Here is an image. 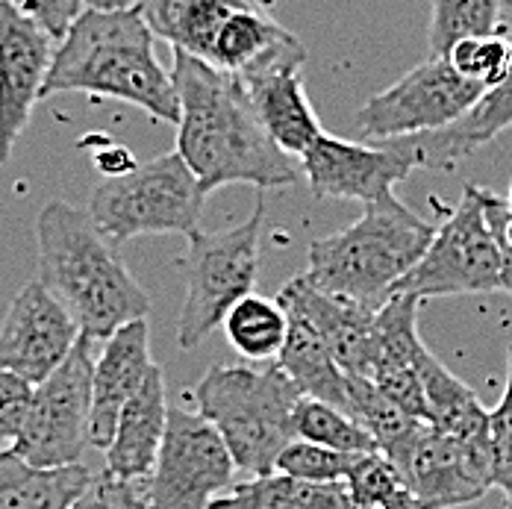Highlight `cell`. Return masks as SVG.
I'll use <instances>...</instances> for the list:
<instances>
[{
  "instance_id": "obj_1",
  "label": "cell",
  "mask_w": 512,
  "mask_h": 509,
  "mask_svg": "<svg viewBox=\"0 0 512 509\" xmlns=\"http://www.w3.org/2000/svg\"><path fill=\"white\" fill-rule=\"evenodd\" d=\"M171 77L180 98L177 153L206 195L233 183L254 189L295 186L301 171L256 121L236 77L183 51H171Z\"/></svg>"
},
{
  "instance_id": "obj_2",
  "label": "cell",
  "mask_w": 512,
  "mask_h": 509,
  "mask_svg": "<svg viewBox=\"0 0 512 509\" xmlns=\"http://www.w3.org/2000/svg\"><path fill=\"white\" fill-rule=\"evenodd\" d=\"M62 92L98 95L177 124L180 98L171 71L156 56V36L139 6H92L56 42L45 98Z\"/></svg>"
},
{
  "instance_id": "obj_3",
  "label": "cell",
  "mask_w": 512,
  "mask_h": 509,
  "mask_svg": "<svg viewBox=\"0 0 512 509\" xmlns=\"http://www.w3.org/2000/svg\"><path fill=\"white\" fill-rule=\"evenodd\" d=\"M36 242L39 280L71 312L80 333L103 342L118 327L148 318L151 295L86 209L65 201L45 204L36 218Z\"/></svg>"
},
{
  "instance_id": "obj_4",
  "label": "cell",
  "mask_w": 512,
  "mask_h": 509,
  "mask_svg": "<svg viewBox=\"0 0 512 509\" xmlns=\"http://www.w3.org/2000/svg\"><path fill=\"white\" fill-rule=\"evenodd\" d=\"M436 224L418 218L395 195L362 204L351 227L309 245L307 277L321 292L380 309L398 280L424 256Z\"/></svg>"
},
{
  "instance_id": "obj_5",
  "label": "cell",
  "mask_w": 512,
  "mask_h": 509,
  "mask_svg": "<svg viewBox=\"0 0 512 509\" xmlns=\"http://www.w3.org/2000/svg\"><path fill=\"white\" fill-rule=\"evenodd\" d=\"M301 398L277 362L262 368L212 365L192 389L195 409L224 439L236 471L248 477L271 474L280 451L298 439L295 407Z\"/></svg>"
},
{
  "instance_id": "obj_6",
  "label": "cell",
  "mask_w": 512,
  "mask_h": 509,
  "mask_svg": "<svg viewBox=\"0 0 512 509\" xmlns=\"http://www.w3.org/2000/svg\"><path fill=\"white\" fill-rule=\"evenodd\" d=\"M265 204L256 198L254 212L227 230H195L177 259L186 298L177 321V348L195 351L221 327L230 306L254 295L259 277V236Z\"/></svg>"
},
{
  "instance_id": "obj_7",
  "label": "cell",
  "mask_w": 512,
  "mask_h": 509,
  "mask_svg": "<svg viewBox=\"0 0 512 509\" xmlns=\"http://www.w3.org/2000/svg\"><path fill=\"white\" fill-rule=\"evenodd\" d=\"M204 201L198 177L174 151L136 162L118 177H103L92 192L89 215L112 245H124L156 233L192 236L201 230Z\"/></svg>"
},
{
  "instance_id": "obj_8",
  "label": "cell",
  "mask_w": 512,
  "mask_h": 509,
  "mask_svg": "<svg viewBox=\"0 0 512 509\" xmlns=\"http://www.w3.org/2000/svg\"><path fill=\"white\" fill-rule=\"evenodd\" d=\"M439 206V204H436ZM424 256L398 280L392 295L448 298V295H486L504 283V254L486 224L477 186H465L460 204L442 209Z\"/></svg>"
},
{
  "instance_id": "obj_9",
  "label": "cell",
  "mask_w": 512,
  "mask_h": 509,
  "mask_svg": "<svg viewBox=\"0 0 512 509\" xmlns=\"http://www.w3.org/2000/svg\"><path fill=\"white\" fill-rule=\"evenodd\" d=\"M95 339L80 333L62 365L33 386L15 454L33 468L77 465L89 448Z\"/></svg>"
},
{
  "instance_id": "obj_10",
  "label": "cell",
  "mask_w": 512,
  "mask_h": 509,
  "mask_svg": "<svg viewBox=\"0 0 512 509\" xmlns=\"http://www.w3.org/2000/svg\"><path fill=\"white\" fill-rule=\"evenodd\" d=\"M233 477L236 462L218 430L198 409L168 407L159 457L142 483L148 509H209Z\"/></svg>"
},
{
  "instance_id": "obj_11",
  "label": "cell",
  "mask_w": 512,
  "mask_h": 509,
  "mask_svg": "<svg viewBox=\"0 0 512 509\" xmlns=\"http://www.w3.org/2000/svg\"><path fill=\"white\" fill-rule=\"evenodd\" d=\"M483 92V86L454 71L445 56H427L395 86L374 95L359 109L357 130L377 142L436 133L460 121L483 98Z\"/></svg>"
},
{
  "instance_id": "obj_12",
  "label": "cell",
  "mask_w": 512,
  "mask_h": 509,
  "mask_svg": "<svg viewBox=\"0 0 512 509\" xmlns=\"http://www.w3.org/2000/svg\"><path fill=\"white\" fill-rule=\"evenodd\" d=\"M415 168L418 153L407 139H389L371 148L321 133L301 156V174L321 201H380Z\"/></svg>"
},
{
  "instance_id": "obj_13",
  "label": "cell",
  "mask_w": 512,
  "mask_h": 509,
  "mask_svg": "<svg viewBox=\"0 0 512 509\" xmlns=\"http://www.w3.org/2000/svg\"><path fill=\"white\" fill-rule=\"evenodd\" d=\"M386 459L398 468L401 483L433 509L465 507L492 492L495 454L462 445L427 421Z\"/></svg>"
},
{
  "instance_id": "obj_14",
  "label": "cell",
  "mask_w": 512,
  "mask_h": 509,
  "mask_svg": "<svg viewBox=\"0 0 512 509\" xmlns=\"http://www.w3.org/2000/svg\"><path fill=\"white\" fill-rule=\"evenodd\" d=\"M80 327L42 280L18 289L0 321V368L39 386L71 354Z\"/></svg>"
},
{
  "instance_id": "obj_15",
  "label": "cell",
  "mask_w": 512,
  "mask_h": 509,
  "mask_svg": "<svg viewBox=\"0 0 512 509\" xmlns=\"http://www.w3.org/2000/svg\"><path fill=\"white\" fill-rule=\"evenodd\" d=\"M53 53V36L0 3V168L12 159L36 103L45 98Z\"/></svg>"
},
{
  "instance_id": "obj_16",
  "label": "cell",
  "mask_w": 512,
  "mask_h": 509,
  "mask_svg": "<svg viewBox=\"0 0 512 509\" xmlns=\"http://www.w3.org/2000/svg\"><path fill=\"white\" fill-rule=\"evenodd\" d=\"M304 62L307 48L301 45V39L280 21H274L259 6V0H248L224 21L206 56V65L236 77L239 83L271 71L304 68Z\"/></svg>"
},
{
  "instance_id": "obj_17",
  "label": "cell",
  "mask_w": 512,
  "mask_h": 509,
  "mask_svg": "<svg viewBox=\"0 0 512 509\" xmlns=\"http://www.w3.org/2000/svg\"><path fill=\"white\" fill-rule=\"evenodd\" d=\"M156 362L151 359V327L148 318L118 327L103 339L101 354H95L92 371V418L89 445L106 451L124 404L142 389Z\"/></svg>"
},
{
  "instance_id": "obj_18",
  "label": "cell",
  "mask_w": 512,
  "mask_h": 509,
  "mask_svg": "<svg viewBox=\"0 0 512 509\" xmlns=\"http://www.w3.org/2000/svg\"><path fill=\"white\" fill-rule=\"evenodd\" d=\"M280 306L301 315L309 327L324 339L333 359L348 377H368L374 359V312L368 306L321 292L307 277L289 280L280 295Z\"/></svg>"
},
{
  "instance_id": "obj_19",
  "label": "cell",
  "mask_w": 512,
  "mask_h": 509,
  "mask_svg": "<svg viewBox=\"0 0 512 509\" xmlns=\"http://www.w3.org/2000/svg\"><path fill=\"white\" fill-rule=\"evenodd\" d=\"M168 421L165 374L154 365L142 389L124 404L106 454V474L124 483H145L154 471Z\"/></svg>"
},
{
  "instance_id": "obj_20",
  "label": "cell",
  "mask_w": 512,
  "mask_h": 509,
  "mask_svg": "<svg viewBox=\"0 0 512 509\" xmlns=\"http://www.w3.org/2000/svg\"><path fill=\"white\" fill-rule=\"evenodd\" d=\"M504 33L512 36V15L501 18ZM512 127V65L504 74L501 83H495L492 89L483 92V98L474 103L460 121H454L445 130L436 133H421V136H410L415 153H418V168H436V171H451L457 168L465 156L489 145L492 139H498L504 130Z\"/></svg>"
},
{
  "instance_id": "obj_21",
  "label": "cell",
  "mask_w": 512,
  "mask_h": 509,
  "mask_svg": "<svg viewBox=\"0 0 512 509\" xmlns=\"http://www.w3.org/2000/svg\"><path fill=\"white\" fill-rule=\"evenodd\" d=\"M254 109L256 121L271 136V142L289 156H304L307 148L324 133L304 89V71L286 68L239 83Z\"/></svg>"
},
{
  "instance_id": "obj_22",
  "label": "cell",
  "mask_w": 512,
  "mask_h": 509,
  "mask_svg": "<svg viewBox=\"0 0 512 509\" xmlns=\"http://www.w3.org/2000/svg\"><path fill=\"white\" fill-rule=\"evenodd\" d=\"M418 377L424 389V421L454 436L462 445L492 451L489 409L480 404L471 386L454 377L427 348L418 357Z\"/></svg>"
},
{
  "instance_id": "obj_23",
  "label": "cell",
  "mask_w": 512,
  "mask_h": 509,
  "mask_svg": "<svg viewBox=\"0 0 512 509\" xmlns=\"http://www.w3.org/2000/svg\"><path fill=\"white\" fill-rule=\"evenodd\" d=\"M286 309V306H283ZM286 342L277 354V365L289 374V380L301 389L304 398H315L321 404L345 409L351 415V395H348V374L339 368L324 339L295 312H289Z\"/></svg>"
},
{
  "instance_id": "obj_24",
  "label": "cell",
  "mask_w": 512,
  "mask_h": 509,
  "mask_svg": "<svg viewBox=\"0 0 512 509\" xmlns=\"http://www.w3.org/2000/svg\"><path fill=\"white\" fill-rule=\"evenodd\" d=\"M245 3L248 0H136L156 39L168 42L171 51L204 62L224 21Z\"/></svg>"
},
{
  "instance_id": "obj_25",
  "label": "cell",
  "mask_w": 512,
  "mask_h": 509,
  "mask_svg": "<svg viewBox=\"0 0 512 509\" xmlns=\"http://www.w3.org/2000/svg\"><path fill=\"white\" fill-rule=\"evenodd\" d=\"M92 471L77 465L33 468L15 451L0 454V509H68L92 483Z\"/></svg>"
},
{
  "instance_id": "obj_26",
  "label": "cell",
  "mask_w": 512,
  "mask_h": 509,
  "mask_svg": "<svg viewBox=\"0 0 512 509\" xmlns=\"http://www.w3.org/2000/svg\"><path fill=\"white\" fill-rule=\"evenodd\" d=\"M209 509H354L345 483H307L283 471L233 483Z\"/></svg>"
},
{
  "instance_id": "obj_27",
  "label": "cell",
  "mask_w": 512,
  "mask_h": 509,
  "mask_svg": "<svg viewBox=\"0 0 512 509\" xmlns=\"http://www.w3.org/2000/svg\"><path fill=\"white\" fill-rule=\"evenodd\" d=\"M221 327L236 354L256 362H274L286 342L289 315L277 298L271 301L262 295H248L230 306Z\"/></svg>"
},
{
  "instance_id": "obj_28",
  "label": "cell",
  "mask_w": 512,
  "mask_h": 509,
  "mask_svg": "<svg viewBox=\"0 0 512 509\" xmlns=\"http://www.w3.org/2000/svg\"><path fill=\"white\" fill-rule=\"evenodd\" d=\"M295 436L345 454H371L377 451L371 433L345 409L321 404L315 398H301L295 407Z\"/></svg>"
},
{
  "instance_id": "obj_29",
  "label": "cell",
  "mask_w": 512,
  "mask_h": 509,
  "mask_svg": "<svg viewBox=\"0 0 512 509\" xmlns=\"http://www.w3.org/2000/svg\"><path fill=\"white\" fill-rule=\"evenodd\" d=\"M501 18L504 0H433L430 56H445V51L462 36L498 30Z\"/></svg>"
},
{
  "instance_id": "obj_30",
  "label": "cell",
  "mask_w": 512,
  "mask_h": 509,
  "mask_svg": "<svg viewBox=\"0 0 512 509\" xmlns=\"http://www.w3.org/2000/svg\"><path fill=\"white\" fill-rule=\"evenodd\" d=\"M445 59L451 62L454 71H460L465 80H471L483 89H492L510 71L512 36L504 30L462 36L445 51Z\"/></svg>"
},
{
  "instance_id": "obj_31",
  "label": "cell",
  "mask_w": 512,
  "mask_h": 509,
  "mask_svg": "<svg viewBox=\"0 0 512 509\" xmlns=\"http://www.w3.org/2000/svg\"><path fill=\"white\" fill-rule=\"evenodd\" d=\"M359 457L362 454H345V451H333V448H324L315 442L292 439L280 451L274 471H283V474L307 480V483H342Z\"/></svg>"
},
{
  "instance_id": "obj_32",
  "label": "cell",
  "mask_w": 512,
  "mask_h": 509,
  "mask_svg": "<svg viewBox=\"0 0 512 509\" xmlns=\"http://www.w3.org/2000/svg\"><path fill=\"white\" fill-rule=\"evenodd\" d=\"M342 483H345V489H348V498H351L354 509H380V504H383L398 486H404L398 468L383 457L380 451L362 454V457L354 462V468L348 471V477H345Z\"/></svg>"
},
{
  "instance_id": "obj_33",
  "label": "cell",
  "mask_w": 512,
  "mask_h": 509,
  "mask_svg": "<svg viewBox=\"0 0 512 509\" xmlns=\"http://www.w3.org/2000/svg\"><path fill=\"white\" fill-rule=\"evenodd\" d=\"M489 427H492V489L504 492L507 501H512V345L510 365H507V389L498 401V407L489 412Z\"/></svg>"
},
{
  "instance_id": "obj_34",
  "label": "cell",
  "mask_w": 512,
  "mask_h": 509,
  "mask_svg": "<svg viewBox=\"0 0 512 509\" xmlns=\"http://www.w3.org/2000/svg\"><path fill=\"white\" fill-rule=\"evenodd\" d=\"M30 398H33V386L0 368V454L15 451L18 436L24 430Z\"/></svg>"
},
{
  "instance_id": "obj_35",
  "label": "cell",
  "mask_w": 512,
  "mask_h": 509,
  "mask_svg": "<svg viewBox=\"0 0 512 509\" xmlns=\"http://www.w3.org/2000/svg\"><path fill=\"white\" fill-rule=\"evenodd\" d=\"M68 509H148V501L142 495V483H124L101 471Z\"/></svg>"
},
{
  "instance_id": "obj_36",
  "label": "cell",
  "mask_w": 512,
  "mask_h": 509,
  "mask_svg": "<svg viewBox=\"0 0 512 509\" xmlns=\"http://www.w3.org/2000/svg\"><path fill=\"white\" fill-rule=\"evenodd\" d=\"M0 3L30 18L36 27H42L48 36L59 42L71 30L74 18L80 15L83 0H0Z\"/></svg>"
},
{
  "instance_id": "obj_37",
  "label": "cell",
  "mask_w": 512,
  "mask_h": 509,
  "mask_svg": "<svg viewBox=\"0 0 512 509\" xmlns=\"http://www.w3.org/2000/svg\"><path fill=\"white\" fill-rule=\"evenodd\" d=\"M477 192H480V206H483L486 224H489L501 254L512 256V206L483 186H477Z\"/></svg>"
},
{
  "instance_id": "obj_38",
  "label": "cell",
  "mask_w": 512,
  "mask_h": 509,
  "mask_svg": "<svg viewBox=\"0 0 512 509\" xmlns=\"http://www.w3.org/2000/svg\"><path fill=\"white\" fill-rule=\"evenodd\" d=\"M95 165L101 168L103 177H118L124 171H130L136 165V156L127 151L124 145H106L95 153Z\"/></svg>"
},
{
  "instance_id": "obj_39",
  "label": "cell",
  "mask_w": 512,
  "mask_h": 509,
  "mask_svg": "<svg viewBox=\"0 0 512 509\" xmlns=\"http://www.w3.org/2000/svg\"><path fill=\"white\" fill-rule=\"evenodd\" d=\"M380 509H433L430 504H424L415 492H410L407 486H398L383 504H380Z\"/></svg>"
},
{
  "instance_id": "obj_40",
  "label": "cell",
  "mask_w": 512,
  "mask_h": 509,
  "mask_svg": "<svg viewBox=\"0 0 512 509\" xmlns=\"http://www.w3.org/2000/svg\"><path fill=\"white\" fill-rule=\"evenodd\" d=\"M501 292H510L512 295V256H504V283H501Z\"/></svg>"
},
{
  "instance_id": "obj_41",
  "label": "cell",
  "mask_w": 512,
  "mask_h": 509,
  "mask_svg": "<svg viewBox=\"0 0 512 509\" xmlns=\"http://www.w3.org/2000/svg\"><path fill=\"white\" fill-rule=\"evenodd\" d=\"M92 6H103V9H115V6H133L136 0H89Z\"/></svg>"
},
{
  "instance_id": "obj_42",
  "label": "cell",
  "mask_w": 512,
  "mask_h": 509,
  "mask_svg": "<svg viewBox=\"0 0 512 509\" xmlns=\"http://www.w3.org/2000/svg\"><path fill=\"white\" fill-rule=\"evenodd\" d=\"M504 15H512V0H504Z\"/></svg>"
},
{
  "instance_id": "obj_43",
  "label": "cell",
  "mask_w": 512,
  "mask_h": 509,
  "mask_svg": "<svg viewBox=\"0 0 512 509\" xmlns=\"http://www.w3.org/2000/svg\"><path fill=\"white\" fill-rule=\"evenodd\" d=\"M507 204L512 206V186H510V198H507Z\"/></svg>"
},
{
  "instance_id": "obj_44",
  "label": "cell",
  "mask_w": 512,
  "mask_h": 509,
  "mask_svg": "<svg viewBox=\"0 0 512 509\" xmlns=\"http://www.w3.org/2000/svg\"><path fill=\"white\" fill-rule=\"evenodd\" d=\"M507 509H512V501H507Z\"/></svg>"
}]
</instances>
